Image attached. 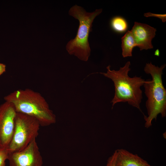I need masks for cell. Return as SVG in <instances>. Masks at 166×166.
I'll list each match as a JSON object with an SVG mask.
<instances>
[{
	"mask_svg": "<svg viewBox=\"0 0 166 166\" xmlns=\"http://www.w3.org/2000/svg\"><path fill=\"white\" fill-rule=\"evenodd\" d=\"M130 62L128 61L119 70H111L110 65L106 67V73H99L111 79L115 87V94L111 102L112 108L117 103L127 102L130 105L136 108L141 112L140 104L142 98V91L140 89L146 81L140 77L136 76L131 77L128 73L130 70Z\"/></svg>",
	"mask_w": 166,
	"mask_h": 166,
	"instance_id": "obj_1",
	"label": "cell"
},
{
	"mask_svg": "<svg viewBox=\"0 0 166 166\" xmlns=\"http://www.w3.org/2000/svg\"><path fill=\"white\" fill-rule=\"evenodd\" d=\"M4 98L13 105L17 113L34 117L41 126H48L56 122L55 115L44 98L38 92L29 89H18Z\"/></svg>",
	"mask_w": 166,
	"mask_h": 166,
	"instance_id": "obj_2",
	"label": "cell"
},
{
	"mask_svg": "<svg viewBox=\"0 0 166 166\" xmlns=\"http://www.w3.org/2000/svg\"><path fill=\"white\" fill-rule=\"evenodd\" d=\"M166 66L164 64L159 67L147 63L144 68L145 73L150 74L152 79L147 80L144 85V93L147 99L146 106L148 116L144 115V126L148 128L152 125L153 120H156L160 114L162 117L166 116V89L162 80L163 71Z\"/></svg>",
	"mask_w": 166,
	"mask_h": 166,
	"instance_id": "obj_3",
	"label": "cell"
},
{
	"mask_svg": "<svg viewBox=\"0 0 166 166\" xmlns=\"http://www.w3.org/2000/svg\"><path fill=\"white\" fill-rule=\"evenodd\" d=\"M102 11V9H100L88 12L76 5L70 8L69 14L79 21V26L75 38L69 41L66 45V49L69 54L75 56L81 61H88L91 53L88 39L92 23Z\"/></svg>",
	"mask_w": 166,
	"mask_h": 166,
	"instance_id": "obj_4",
	"label": "cell"
},
{
	"mask_svg": "<svg viewBox=\"0 0 166 166\" xmlns=\"http://www.w3.org/2000/svg\"><path fill=\"white\" fill-rule=\"evenodd\" d=\"M40 126L34 117L17 113L13 135L7 148L9 152L19 151L26 147L38 135Z\"/></svg>",
	"mask_w": 166,
	"mask_h": 166,
	"instance_id": "obj_5",
	"label": "cell"
},
{
	"mask_svg": "<svg viewBox=\"0 0 166 166\" xmlns=\"http://www.w3.org/2000/svg\"><path fill=\"white\" fill-rule=\"evenodd\" d=\"M17 113L11 103L6 101L0 105V148H7L11 141Z\"/></svg>",
	"mask_w": 166,
	"mask_h": 166,
	"instance_id": "obj_6",
	"label": "cell"
},
{
	"mask_svg": "<svg viewBox=\"0 0 166 166\" xmlns=\"http://www.w3.org/2000/svg\"><path fill=\"white\" fill-rule=\"evenodd\" d=\"M10 166H42V158L36 139L21 151L9 152Z\"/></svg>",
	"mask_w": 166,
	"mask_h": 166,
	"instance_id": "obj_7",
	"label": "cell"
},
{
	"mask_svg": "<svg viewBox=\"0 0 166 166\" xmlns=\"http://www.w3.org/2000/svg\"><path fill=\"white\" fill-rule=\"evenodd\" d=\"M156 29L144 23L135 22L130 30L136 46L140 50L153 48L152 41L155 37Z\"/></svg>",
	"mask_w": 166,
	"mask_h": 166,
	"instance_id": "obj_8",
	"label": "cell"
},
{
	"mask_svg": "<svg viewBox=\"0 0 166 166\" xmlns=\"http://www.w3.org/2000/svg\"><path fill=\"white\" fill-rule=\"evenodd\" d=\"M116 150V166H153L137 154L123 149Z\"/></svg>",
	"mask_w": 166,
	"mask_h": 166,
	"instance_id": "obj_9",
	"label": "cell"
},
{
	"mask_svg": "<svg viewBox=\"0 0 166 166\" xmlns=\"http://www.w3.org/2000/svg\"><path fill=\"white\" fill-rule=\"evenodd\" d=\"M121 39L123 57L132 56L133 49L136 45L130 30H128Z\"/></svg>",
	"mask_w": 166,
	"mask_h": 166,
	"instance_id": "obj_10",
	"label": "cell"
},
{
	"mask_svg": "<svg viewBox=\"0 0 166 166\" xmlns=\"http://www.w3.org/2000/svg\"><path fill=\"white\" fill-rule=\"evenodd\" d=\"M110 26L113 30L121 33L125 32L128 28V24L126 20L119 16L114 17L111 19Z\"/></svg>",
	"mask_w": 166,
	"mask_h": 166,
	"instance_id": "obj_11",
	"label": "cell"
},
{
	"mask_svg": "<svg viewBox=\"0 0 166 166\" xmlns=\"http://www.w3.org/2000/svg\"><path fill=\"white\" fill-rule=\"evenodd\" d=\"M9 154L7 148H0V166H6L5 161L8 160Z\"/></svg>",
	"mask_w": 166,
	"mask_h": 166,
	"instance_id": "obj_12",
	"label": "cell"
},
{
	"mask_svg": "<svg viewBox=\"0 0 166 166\" xmlns=\"http://www.w3.org/2000/svg\"><path fill=\"white\" fill-rule=\"evenodd\" d=\"M144 16L145 17H155L159 18L161 19L162 22H164L166 21V14H158L152 13L151 12H148L144 13Z\"/></svg>",
	"mask_w": 166,
	"mask_h": 166,
	"instance_id": "obj_13",
	"label": "cell"
},
{
	"mask_svg": "<svg viewBox=\"0 0 166 166\" xmlns=\"http://www.w3.org/2000/svg\"><path fill=\"white\" fill-rule=\"evenodd\" d=\"M117 150L108 159L105 166H116V160L117 156Z\"/></svg>",
	"mask_w": 166,
	"mask_h": 166,
	"instance_id": "obj_14",
	"label": "cell"
},
{
	"mask_svg": "<svg viewBox=\"0 0 166 166\" xmlns=\"http://www.w3.org/2000/svg\"><path fill=\"white\" fill-rule=\"evenodd\" d=\"M6 68V66L5 64L0 63V75L5 72Z\"/></svg>",
	"mask_w": 166,
	"mask_h": 166,
	"instance_id": "obj_15",
	"label": "cell"
},
{
	"mask_svg": "<svg viewBox=\"0 0 166 166\" xmlns=\"http://www.w3.org/2000/svg\"><path fill=\"white\" fill-rule=\"evenodd\" d=\"M154 55L156 56H159L160 55V52L158 49H156Z\"/></svg>",
	"mask_w": 166,
	"mask_h": 166,
	"instance_id": "obj_16",
	"label": "cell"
}]
</instances>
